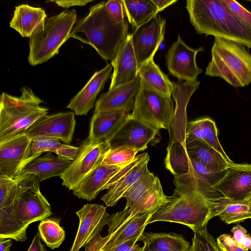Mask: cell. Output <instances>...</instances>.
<instances>
[{
    "label": "cell",
    "instance_id": "28",
    "mask_svg": "<svg viewBox=\"0 0 251 251\" xmlns=\"http://www.w3.org/2000/svg\"><path fill=\"white\" fill-rule=\"evenodd\" d=\"M184 146L189 156L213 171H225L230 164L220 152L202 141L184 142Z\"/></svg>",
    "mask_w": 251,
    "mask_h": 251
},
{
    "label": "cell",
    "instance_id": "10",
    "mask_svg": "<svg viewBox=\"0 0 251 251\" xmlns=\"http://www.w3.org/2000/svg\"><path fill=\"white\" fill-rule=\"evenodd\" d=\"M203 50L200 47L195 49L188 46L179 35L166 55V64L169 73L179 81L195 82L202 72L196 64L198 53Z\"/></svg>",
    "mask_w": 251,
    "mask_h": 251
},
{
    "label": "cell",
    "instance_id": "7",
    "mask_svg": "<svg viewBox=\"0 0 251 251\" xmlns=\"http://www.w3.org/2000/svg\"><path fill=\"white\" fill-rule=\"evenodd\" d=\"M76 21L74 9L47 17L44 24L29 38L30 65L42 64L58 54L60 47L70 37Z\"/></svg>",
    "mask_w": 251,
    "mask_h": 251
},
{
    "label": "cell",
    "instance_id": "40",
    "mask_svg": "<svg viewBox=\"0 0 251 251\" xmlns=\"http://www.w3.org/2000/svg\"><path fill=\"white\" fill-rule=\"evenodd\" d=\"M228 9L244 24L251 28V12L237 1L233 0H222Z\"/></svg>",
    "mask_w": 251,
    "mask_h": 251
},
{
    "label": "cell",
    "instance_id": "44",
    "mask_svg": "<svg viewBox=\"0 0 251 251\" xmlns=\"http://www.w3.org/2000/svg\"><path fill=\"white\" fill-rule=\"evenodd\" d=\"M92 0H50L47 2H54L58 6L63 8H68L74 6H84L88 3L93 1Z\"/></svg>",
    "mask_w": 251,
    "mask_h": 251
},
{
    "label": "cell",
    "instance_id": "4",
    "mask_svg": "<svg viewBox=\"0 0 251 251\" xmlns=\"http://www.w3.org/2000/svg\"><path fill=\"white\" fill-rule=\"evenodd\" d=\"M245 47L232 40L215 37L211 60L205 75L220 77L235 87L251 83V54Z\"/></svg>",
    "mask_w": 251,
    "mask_h": 251
},
{
    "label": "cell",
    "instance_id": "12",
    "mask_svg": "<svg viewBox=\"0 0 251 251\" xmlns=\"http://www.w3.org/2000/svg\"><path fill=\"white\" fill-rule=\"evenodd\" d=\"M80 146L82 150L79 155L60 176L62 185L70 190H73L101 163L105 153L110 149L107 142Z\"/></svg>",
    "mask_w": 251,
    "mask_h": 251
},
{
    "label": "cell",
    "instance_id": "16",
    "mask_svg": "<svg viewBox=\"0 0 251 251\" xmlns=\"http://www.w3.org/2000/svg\"><path fill=\"white\" fill-rule=\"evenodd\" d=\"M213 188L228 199H247L251 195V164L230 163L224 176Z\"/></svg>",
    "mask_w": 251,
    "mask_h": 251
},
{
    "label": "cell",
    "instance_id": "13",
    "mask_svg": "<svg viewBox=\"0 0 251 251\" xmlns=\"http://www.w3.org/2000/svg\"><path fill=\"white\" fill-rule=\"evenodd\" d=\"M31 139L25 132L0 143V175L14 178L30 161Z\"/></svg>",
    "mask_w": 251,
    "mask_h": 251
},
{
    "label": "cell",
    "instance_id": "25",
    "mask_svg": "<svg viewBox=\"0 0 251 251\" xmlns=\"http://www.w3.org/2000/svg\"><path fill=\"white\" fill-rule=\"evenodd\" d=\"M72 162L50 152L27 163L22 170L21 175H34L41 182L52 177L60 176Z\"/></svg>",
    "mask_w": 251,
    "mask_h": 251
},
{
    "label": "cell",
    "instance_id": "42",
    "mask_svg": "<svg viewBox=\"0 0 251 251\" xmlns=\"http://www.w3.org/2000/svg\"><path fill=\"white\" fill-rule=\"evenodd\" d=\"M82 148L74 147L69 145L62 144L54 152L57 156L70 161L75 160L79 155Z\"/></svg>",
    "mask_w": 251,
    "mask_h": 251
},
{
    "label": "cell",
    "instance_id": "27",
    "mask_svg": "<svg viewBox=\"0 0 251 251\" xmlns=\"http://www.w3.org/2000/svg\"><path fill=\"white\" fill-rule=\"evenodd\" d=\"M195 140L206 143L220 152L229 163L233 162L221 145L216 124L212 119L203 118L187 123L184 142Z\"/></svg>",
    "mask_w": 251,
    "mask_h": 251
},
{
    "label": "cell",
    "instance_id": "49",
    "mask_svg": "<svg viewBox=\"0 0 251 251\" xmlns=\"http://www.w3.org/2000/svg\"><path fill=\"white\" fill-rule=\"evenodd\" d=\"M241 246L246 251L251 250V236L247 234L243 238Z\"/></svg>",
    "mask_w": 251,
    "mask_h": 251
},
{
    "label": "cell",
    "instance_id": "9",
    "mask_svg": "<svg viewBox=\"0 0 251 251\" xmlns=\"http://www.w3.org/2000/svg\"><path fill=\"white\" fill-rule=\"evenodd\" d=\"M157 210L129 218L128 209L110 215L107 225L108 234L105 237H101L100 233L97 235L84 247V251H99L103 248L114 246L129 239L141 241L149 220Z\"/></svg>",
    "mask_w": 251,
    "mask_h": 251
},
{
    "label": "cell",
    "instance_id": "41",
    "mask_svg": "<svg viewBox=\"0 0 251 251\" xmlns=\"http://www.w3.org/2000/svg\"><path fill=\"white\" fill-rule=\"evenodd\" d=\"M217 244L221 251H247L238 245L229 234L219 236L217 239Z\"/></svg>",
    "mask_w": 251,
    "mask_h": 251
},
{
    "label": "cell",
    "instance_id": "39",
    "mask_svg": "<svg viewBox=\"0 0 251 251\" xmlns=\"http://www.w3.org/2000/svg\"><path fill=\"white\" fill-rule=\"evenodd\" d=\"M105 9L110 17L116 23L121 24L126 17L122 0H109L105 3Z\"/></svg>",
    "mask_w": 251,
    "mask_h": 251
},
{
    "label": "cell",
    "instance_id": "30",
    "mask_svg": "<svg viewBox=\"0 0 251 251\" xmlns=\"http://www.w3.org/2000/svg\"><path fill=\"white\" fill-rule=\"evenodd\" d=\"M38 180L33 174L20 175L12 178L0 175V209L12 205L25 187Z\"/></svg>",
    "mask_w": 251,
    "mask_h": 251
},
{
    "label": "cell",
    "instance_id": "17",
    "mask_svg": "<svg viewBox=\"0 0 251 251\" xmlns=\"http://www.w3.org/2000/svg\"><path fill=\"white\" fill-rule=\"evenodd\" d=\"M79 224L73 244L69 251H79L107 225L110 214L98 204H86L76 212Z\"/></svg>",
    "mask_w": 251,
    "mask_h": 251
},
{
    "label": "cell",
    "instance_id": "5",
    "mask_svg": "<svg viewBox=\"0 0 251 251\" xmlns=\"http://www.w3.org/2000/svg\"><path fill=\"white\" fill-rule=\"evenodd\" d=\"M21 91L20 97L4 92L0 95V143L25 132L48 113V108L40 106L43 101L31 89L24 86Z\"/></svg>",
    "mask_w": 251,
    "mask_h": 251
},
{
    "label": "cell",
    "instance_id": "18",
    "mask_svg": "<svg viewBox=\"0 0 251 251\" xmlns=\"http://www.w3.org/2000/svg\"><path fill=\"white\" fill-rule=\"evenodd\" d=\"M129 116V113L123 110L94 112L90 121L88 136L81 146L108 142Z\"/></svg>",
    "mask_w": 251,
    "mask_h": 251
},
{
    "label": "cell",
    "instance_id": "24",
    "mask_svg": "<svg viewBox=\"0 0 251 251\" xmlns=\"http://www.w3.org/2000/svg\"><path fill=\"white\" fill-rule=\"evenodd\" d=\"M47 18V14L42 8L23 4L15 7L9 25L22 37L30 38Z\"/></svg>",
    "mask_w": 251,
    "mask_h": 251
},
{
    "label": "cell",
    "instance_id": "45",
    "mask_svg": "<svg viewBox=\"0 0 251 251\" xmlns=\"http://www.w3.org/2000/svg\"><path fill=\"white\" fill-rule=\"evenodd\" d=\"M233 233V240L241 246L242 241L246 235L247 230L239 224L233 226L231 230Z\"/></svg>",
    "mask_w": 251,
    "mask_h": 251
},
{
    "label": "cell",
    "instance_id": "21",
    "mask_svg": "<svg viewBox=\"0 0 251 251\" xmlns=\"http://www.w3.org/2000/svg\"><path fill=\"white\" fill-rule=\"evenodd\" d=\"M112 70V65L107 64L96 71L66 107L73 110L76 115H86L94 107L97 97L104 88Z\"/></svg>",
    "mask_w": 251,
    "mask_h": 251
},
{
    "label": "cell",
    "instance_id": "11",
    "mask_svg": "<svg viewBox=\"0 0 251 251\" xmlns=\"http://www.w3.org/2000/svg\"><path fill=\"white\" fill-rule=\"evenodd\" d=\"M166 21L157 14L135 28L131 41L139 67L153 58L164 38Z\"/></svg>",
    "mask_w": 251,
    "mask_h": 251
},
{
    "label": "cell",
    "instance_id": "29",
    "mask_svg": "<svg viewBox=\"0 0 251 251\" xmlns=\"http://www.w3.org/2000/svg\"><path fill=\"white\" fill-rule=\"evenodd\" d=\"M143 251H189L190 243L182 234L175 233H144Z\"/></svg>",
    "mask_w": 251,
    "mask_h": 251
},
{
    "label": "cell",
    "instance_id": "3",
    "mask_svg": "<svg viewBox=\"0 0 251 251\" xmlns=\"http://www.w3.org/2000/svg\"><path fill=\"white\" fill-rule=\"evenodd\" d=\"M38 180L25 187L10 206L0 209V239L24 242L29 225L52 214Z\"/></svg>",
    "mask_w": 251,
    "mask_h": 251
},
{
    "label": "cell",
    "instance_id": "19",
    "mask_svg": "<svg viewBox=\"0 0 251 251\" xmlns=\"http://www.w3.org/2000/svg\"><path fill=\"white\" fill-rule=\"evenodd\" d=\"M111 64L113 68L109 90L131 82L139 76V67L133 49L131 34L119 46Z\"/></svg>",
    "mask_w": 251,
    "mask_h": 251
},
{
    "label": "cell",
    "instance_id": "6",
    "mask_svg": "<svg viewBox=\"0 0 251 251\" xmlns=\"http://www.w3.org/2000/svg\"><path fill=\"white\" fill-rule=\"evenodd\" d=\"M211 219L210 209L201 193L192 189L176 188L168 202L159 208L148 224L174 222L187 226L195 231L207 226Z\"/></svg>",
    "mask_w": 251,
    "mask_h": 251
},
{
    "label": "cell",
    "instance_id": "32",
    "mask_svg": "<svg viewBox=\"0 0 251 251\" xmlns=\"http://www.w3.org/2000/svg\"><path fill=\"white\" fill-rule=\"evenodd\" d=\"M139 76L161 93L171 97L174 84L154 62L153 58L139 67Z\"/></svg>",
    "mask_w": 251,
    "mask_h": 251
},
{
    "label": "cell",
    "instance_id": "20",
    "mask_svg": "<svg viewBox=\"0 0 251 251\" xmlns=\"http://www.w3.org/2000/svg\"><path fill=\"white\" fill-rule=\"evenodd\" d=\"M141 84V78L121 85L100 96L95 105L94 112L123 110H132Z\"/></svg>",
    "mask_w": 251,
    "mask_h": 251
},
{
    "label": "cell",
    "instance_id": "33",
    "mask_svg": "<svg viewBox=\"0 0 251 251\" xmlns=\"http://www.w3.org/2000/svg\"><path fill=\"white\" fill-rule=\"evenodd\" d=\"M169 197L166 196L158 178L154 185L143 201L132 209H128V218L136 215L157 210L168 202Z\"/></svg>",
    "mask_w": 251,
    "mask_h": 251
},
{
    "label": "cell",
    "instance_id": "38",
    "mask_svg": "<svg viewBox=\"0 0 251 251\" xmlns=\"http://www.w3.org/2000/svg\"><path fill=\"white\" fill-rule=\"evenodd\" d=\"M59 139L49 137H38L32 139L30 146V161L43 152H54L61 146Z\"/></svg>",
    "mask_w": 251,
    "mask_h": 251
},
{
    "label": "cell",
    "instance_id": "48",
    "mask_svg": "<svg viewBox=\"0 0 251 251\" xmlns=\"http://www.w3.org/2000/svg\"><path fill=\"white\" fill-rule=\"evenodd\" d=\"M12 245L11 239H0V251H10V249Z\"/></svg>",
    "mask_w": 251,
    "mask_h": 251
},
{
    "label": "cell",
    "instance_id": "35",
    "mask_svg": "<svg viewBox=\"0 0 251 251\" xmlns=\"http://www.w3.org/2000/svg\"><path fill=\"white\" fill-rule=\"evenodd\" d=\"M38 228L40 238L51 249L59 248L65 239V232L60 226L58 220L52 218L42 220Z\"/></svg>",
    "mask_w": 251,
    "mask_h": 251
},
{
    "label": "cell",
    "instance_id": "47",
    "mask_svg": "<svg viewBox=\"0 0 251 251\" xmlns=\"http://www.w3.org/2000/svg\"><path fill=\"white\" fill-rule=\"evenodd\" d=\"M159 12L177 2V0H152Z\"/></svg>",
    "mask_w": 251,
    "mask_h": 251
},
{
    "label": "cell",
    "instance_id": "43",
    "mask_svg": "<svg viewBox=\"0 0 251 251\" xmlns=\"http://www.w3.org/2000/svg\"><path fill=\"white\" fill-rule=\"evenodd\" d=\"M137 239L126 240L117 245L103 248L99 251H143V247H141L136 242Z\"/></svg>",
    "mask_w": 251,
    "mask_h": 251
},
{
    "label": "cell",
    "instance_id": "26",
    "mask_svg": "<svg viewBox=\"0 0 251 251\" xmlns=\"http://www.w3.org/2000/svg\"><path fill=\"white\" fill-rule=\"evenodd\" d=\"M149 160L150 156L148 154L110 187L101 198L107 206H115L130 187L150 173L148 168Z\"/></svg>",
    "mask_w": 251,
    "mask_h": 251
},
{
    "label": "cell",
    "instance_id": "50",
    "mask_svg": "<svg viewBox=\"0 0 251 251\" xmlns=\"http://www.w3.org/2000/svg\"><path fill=\"white\" fill-rule=\"evenodd\" d=\"M251 201V195L247 199Z\"/></svg>",
    "mask_w": 251,
    "mask_h": 251
},
{
    "label": "cell",
    "instance_id": "34",
    "mask_svg": "<svg viewBox=\"0 0 251 251\" xmlns=\"http://www.w3.org/2000/svg\"><path fill=\"white\" fill-rule=\"evenodd\" d=\"M158 178L150 172L135 182L123 194L126 199L125 209H132L145 198L155 184Z\"/></svg>",
    "mask_w": 251,
    "mask_h": 251
},
{
    "label": "cell",
    "instance_id": "8",
    "mask_svg": "<svg viewBox=\"0 0 251 251\" xmlns=\"http://www.w3.org/2000/svg\"><path fill=\"white\" fill-rule=\"evenodd\" d=\"M175 109L171 97L157 91L141 78L132 118L153 128L169 129L175 116Z\"/></svg>",
    "mask_w": 251,
    "mask_h": 251
},
{
    "label": "cell",
    "instance_id": "1",
    "mask_svg": "<svg viewBox=\"0 0 251 251\" xmlns=\"http://www.w3.org/2000/svg\"><path fill=\"white\" fill-rule=\"evenodd\" d=\"M186 8L196 32L233 41L251 49V28L222 0H188Z\"/></svg>",
    "mask_w": 251,
    "mask_h": 251
},
{
    "label": "cell",
    "instance_id": "31",
    "mask_svg": "<svg viewBox=\"0 0 251 251\" xmlns=\"http://www.w3.org/2000/svg\"><path fill=\"white\" fill-rule=\"evenodd\" d=\"M128 23L135 28L159 13L152 0H122Z\"/></svg>",
    "mask_w": 251,
    "mask_h": 251
},
{
    "label": "cell",
    "instance_id": "2",
    "mask_svg": "<svg viewBox=\"0 0 251 251\" xmlns=\"http://www.w3.org/2000/svg\"><path fill=\"white\" fill-rule=\"evenodd\" d=\"M104 1L93 5L85 17L77 20L70 37L82 33L85 38L80 41L91 45L105 60H112L120 45L128 35L127 20L121 24L115 22L105 8Z\"/></svg>",
    "mask_w": 251,
    "mask_h": 251
},
{
    "label": "cell",
    "instance_id": "22",
    "mask_svg": "<svg viewBox=\"0 0 251 251\" xmlns=\"http://www.w3.org/2000/svg\"><path fill=\"white\" fill-rule=\"evenodd\" d=\"M124 167L101 163L91 171L73 190V194L79 199L91 201L95 199L110 180Z\"/></svg>",
    "mask_w": 251,
    "mask_h": 251
},
{
    "label": "cell",
    "instance_id": "23",
    "mask_svg": "<svg viewBox=\"0 0 251 251\" xmlns=\"http://www.w3.org/2000/svg\"><path fill=\"white\" fill-rule=\"evenodd\" d=\"M210 209L211 218L219 216L227 224L251 219V201L246 199L235 201L223 196L206 201Z\"/></svg>",
    "mask_w": 251,
    "mask_h": 251
},
{
    "label": "cell",
    "instance_id": "46",
    "mask_svg": "<svg viewBox=\"0 0 251 251\" xmlns=\"http://www.w3.org/2000/svg\"><path fill=\"white\" fill-rule=\"evenodd\" d=\"M27 251H46L45 248L40 241V237L38 232L34 237Z\"/></svg>",
    "mask_w": 251,
    "mask_h": 251
},
{
    "label": "cell",
    "instance_id": "14",
    "mask_svg": "<svg viewBox=\"0 0 251 251\" xmlns=\"http://www.w3.org/2000/svg\"><path fill=\"white\" fill-rule=\"evenodd\" d=\"M161 139L159 130L132 118L130 114L129 117L107 142L111 149L129 146L140 151L150 146H155Z\"/></svg>",
    "mask_w": 251,
    "mask_h": 251
},
{
    "label": "cell",
    "instance_id": "37",
    "mask_svg": "<svg viewBox=\"0 0 251 251\" xmlns=\"http://www.w3.org/2000/svg\"><path fill=\"white\" fill-rule=\"evenodd\" d=\"M206 226L194 231V236L189 251H220L217 242L208 232Z\"/></svg>",
    "mask_w": 251,
    "mask_h": 251
},
{
    "label": "cell",
    "instance_id": "15",
    "mask_svg": "<svg viewBox=\"0 0 251 251\" xmlns=\"http://www.w3.org/2000/svg\"><path fill=\"white\" fill-rule=\"evenodd\" d=\"M75 126V113L62 112L47 114L36 121L25 131L32 140L38 137H49L70 144Z\"/></svg>",
    "mask_w": 251,
    "mask_h": 251
},
{
    "label": "cell",
    "instance_id": "36",
    "mask_svg": "<svg viewBox=\"0 0 251 251\" xmlns=\"http://www.w3.org/2000/svg\"><path fill=\"white\" fill-rule=\"evenodd\" d=\"M138 152L136 149L129 146L110 149L105 153L101 163L120 167L126 166L134 160Z\"/></svg>",
    "mask_w": 251,
    "mask_h": 251
}]
</instances>
